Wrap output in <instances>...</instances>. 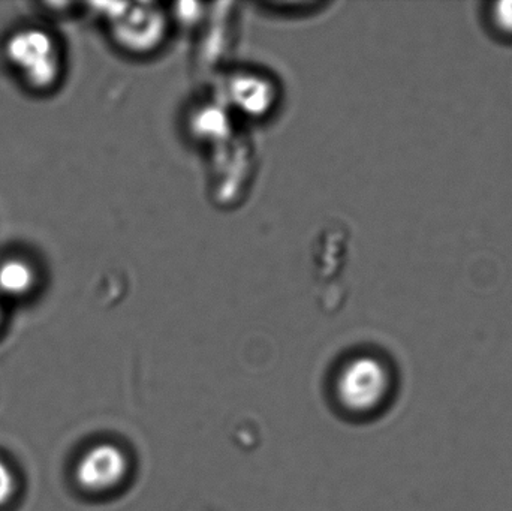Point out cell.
Here are the masks:
<instances>
[{
  "label": "cell",
  "mask_w": 512,
  "mask_h": 511,
  "mask_svg": "<svg viewBox=\"0 0 512 511\" xmlns=\"http://www.w3.org/2000/svg\"><path fill=\"white\" fill-rule=\"evenodd\" d=\"M17 492V477L8 462L0 458V507L6 506Z\"/></svg>",
  "instance_id": "obj_7"
},
{
  "label": "cell",
  "mask_w": 512,
  "mask_h": 511,
  "mask_svg": "<svg viewBox=\"0 0 512 511\" xmlns=\"http://www.w3.org/2000/svg\"><path fill=\"white\" fill-rule=\"evenodd\" d=\"M391 387L387 366L372 356L357 357L349 362L337 378L340 404L352 413L378 410Z\"/></svg>",
  "instance_id": "obj_3"
},
{
  "label": "cell",
  "mask_w": 512,
  "mask_h": 511,
  "mask_svg": "<svg viewBox=\"0 0 512 511\" xmlns=\"http://www.w3.org/2000/svg\"><path fill=\"white\" fill-rule=\"evenodd\" d=\"M0 320H2V311H0Z\"/></svg>",
  "instance_id": "obj_8"
},
{
  "label": "cell",
  "mask_w": 512,
  "mask_h": 511,
  "mask_svg": "<svg viewBox=\"0 0 512 511\" xmlns=\"http://www.w3.org/2000/svg\"><path fill=\"white\" fill-rule=\"evenodd\" d=\"M3 53L9 65L35 89H47L59 78V50L53 36L45 30L35 27L17 30L6 39Z\"/></svg>",
  "instance_id": "obj_1"
},
{
  "label": "cell",
  "mask_w": 512,
  "mask_h": 511,
  "mask_svg": "<svg viewBox=\"0 0 512 511\" xmlns=\"http://www.w3.org/2000/svg\"><path fill=\"white\" fill-rule=\"evenodd\" d=\"M108 23L114 41L132 54L155 51L164 42L167 15L156 5H107Z\"/></svg>",
  "instance_id": "obj_2"
},
{
  "label": "cell",
  "mask_w": 512,
  "mask_h": 511,
  "mask_svg": "<svg viewBox=\"0 0 512 511\" xmlns=\"http://www.w3.org/2000/svg\"><path fill=\"white\" fill-rule=\"evenodd\" d=\"M129 474V459L116 444L90 447L75 465V480L90 494H107L123 485Z\"/></svg>",
  "instance_id": "obj_4"
},
{
  "label": "cell",
  "mask_w": 512,
  "mask_h": 511,
  "mask_svg": "<svg viewBox=\"0 0 512 511\" xmlns=\"http://www.w3.org/2000/svg\"><path fill=\"white\" fill-rule=\"evenodd\" d=\"M490 20L501 35L512 38V0L493 3Z\"/></svg>",
  "instance_id": "obj_6"
},
{
  "label": "cell",
  "mask_w": 512,
  "mask_h": 511,
  "mask_svg": "<svg viewBox=\"0 0 512 511\" xmlns=\"http://www.w3.org/2000/svg\"><path fill=\"white\" fill-rule=\"evenodd\" d=\"M35 284L32 266L20 258H9L0 263V293L8 297H21Z\"/></svg>",
  "instance_id": "obj_5"
}]
</instances>
